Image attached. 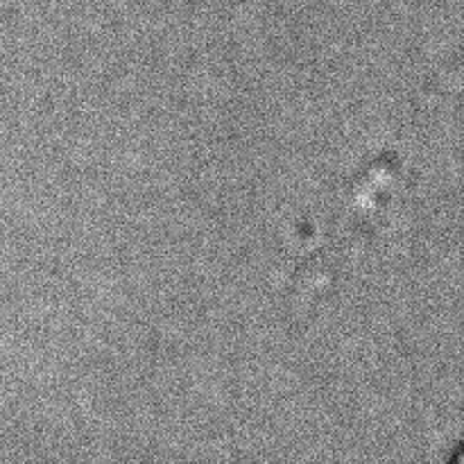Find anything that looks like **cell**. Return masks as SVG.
Masks as SVG:
<instances>
[{
    "label": "cell",
    "instance_id": "6da1fadb",
    "mask_svg": "<svg viewBox=\"0 0 464 464\" xmlns=\"http://www.w3.org/2000/svg\"><path fill=\"white\" fill-rule=\"evenodd\" d=\"M451 460H453V462H458V464H464V442L460 444V447L456 449V453H453Z\"/></svg>",
    "mask_w": 464,
    "mask_h": 464
}]
</instances>
